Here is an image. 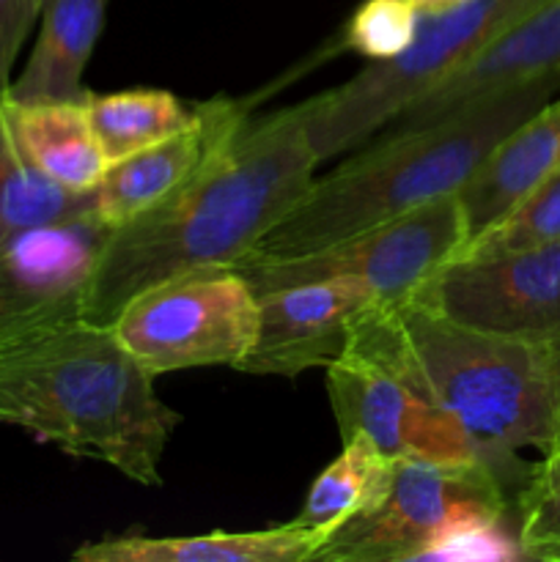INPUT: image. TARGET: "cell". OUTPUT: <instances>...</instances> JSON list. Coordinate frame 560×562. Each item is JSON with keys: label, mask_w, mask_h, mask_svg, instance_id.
Returning <instances> with one entry per match:
<instances>
[{"label": "cell", "mask_w": 560, "mask_h": 562, "mask_svg": "<svg viewBox=\"0 0 560 562\" xmlns=\"http://www.w3.org/2000/svg\"><path fill=\"white\" fill-rule=\"evenodd\" d=\"M393 470L395 461L379 453L371 439L362 434L346 437L338 459L318 472L305 505L291 521L311 532L322 547L333 532L379 505L388 492Z\"/></svg>", "instance_id": "cell-19"}, {"label": "cell", "mask_w": 560, "mask_h": 562, "mask_svg": "<svg viewBox=\"0 0 560 562\" xmlns=\"http://www.w3.org/2000/svg\"><path fill=\"white\" fill-rule=\"evenodd\" d=\"M0 423L159 486L181 415L113 329L77 318L0 349Z\"/></svg>", "instance_id": "cell-3"}, {"label": "cell", "mask_w": 560, "mask_h": 562, "mask_svg": "<svg viewBox=\"0 0 560 562\" xmlns=\"http://www.w3.org/2000/svg\"><path fill=\"white\" fill-rule=\"evenodd\" d=\"M541 453L514 499V530L527 560H547L560 547V428Z\"/></svg>", "instance_id": "cell-23"}, {"label": "cell", "mask_w": 560, "mask_h": 562, "mask_svg": "<svg viewBox=\"0 0 560 562\" xmlns=\"http://www.w3.org/2000/svg\"><path fill=\"white\" fill-rule=\"evenodd\" d=\"M318 165L302 102L247 115L181 190L110 228L82 318L110 327L121 307L152 285L201 269H236L305 195Z\"/></svg>", "instance_id": "cell-1"}, {"label": "cell", "mask_w": 560, "mask_h": 562, "mask_svg": "<svg viewBox=\"0 0 560 562\" xmlns=\"http://www.w3.org/2000/svg\"><path fill=\"white\" fill-rule=\"evenodd\" d=\"M247 115L250 104L239 99H206L198 102V115L187 130L110 162L93 190V209L99 217L115 228L163 203L198 170L206 168L209 159L245 124Z\"/></svg>", "instance_id": "cell-13"}, {"label": "cell", "mask_w": 560, "mask_h": 562, "mask_svg": "<svg viewBox=\"0 0 560 562\" xmlns=\"http://www.w3.org/2000/svg\"><path fill=\"white\" fill-rule=\"evenodd\" d=\"M547 75H560V0L538 5L533 14L508 27L497 42L489 44L472 64L417 99L382 132H406L434 124L497 88Z\"/></svg>", "instance_id": "cell-14"}, {"label": "cell", "mask_w": 560, "mask_h": 562, "mask_svg": "<svg viewBox=\"0 0 560 562\" xmlns=\"http://www.w3.org/2000/svg\"><path fill=\"white\" fill-rule=\"evenodd\" d=\"M9 91H0V250L27 231L64 223L93 209V192H69L44 179L22 148L5 110Z\"/></svg>", "instance_id": "cell-20"}, {"label": "cell", "mask_w": 560, "mask_h": 562, "mask_svg": "<svg viewBox=\"0 0 560 562\" xmlns=\"http://www.w3.org/2000/svg\"><path fill=\"white\" fill-rule=\"evenodd\" d=\"M560 241V170L522 195L503 217L472 236L459 256H503Z\"/></svg>", "instance_id": "cell-22"}, {"label": "cell", "mask_w": 560, "mask_h": 562, "mask_svg": "<svg viewBox=\"0 0 560 562\" xmlns=\"http://www.w3.org/2000/svg\"><path fill=\"white\" fill-rule=\"evenodd\" d=\"M327 395L340 439L362 434L388 459L432 464L486 461L464 428L399 366L377 324V305L357 318L349 344L327 368Z\"/></svg>", "instance_id": "cell-7"}, {"label": "cell", "mask_w": 560, "mask_h": 562, "mask_svg": "<svg viewBox=\"0 0 560 562\" xmlns=\"http://www.w3.org/2000/svg\"><path fill=\"white\" fill-rule=\"evenodd\" d=\"M555 170H560V93L516 126L461 187L459 198L470 223V239L503 217Z\"/></svg>", "instance_id": "cell-16"}, {"label": "cell", "mask_w": 560, "mask_h": 562, "mask_svg": "<svg viewBox=\"0 0 560 562\" xmlns=\"http://www.w3.org/2000/svg\"><path fill=\"white\" fill-rule=\"evenodd\" d=\"M318 541L296 521L267 530L206 536H121L86 543L71 558L80 562H311Z\"/></svg>", "instance_id": "cell-17"}, {"label": "cell", "mask_w": 560, "mask_h": 562, "mask_svg": "<svg viewBox=\"0 0 560 562\" xmlns=\"http://www.w3.org/2000/svg\"><path fill=\"white\" fill-rule=\"evenodd\" d=\"M525 475L489 461H395L379 505L333 532L311 562L432 560L467 532L514 530V499Z\"/></svg>", "instance_id": "cell-6"}, {"label": "cell", "mask_w": 560, "mask_h": 562, "mask_svg": "<svg viewBox=\"0 0 560 562\" xmlns=\"http://www.w3.org/2000/svg\"><path fill=\"white\" fill-rule=\"evenodd\" d=\"M110 0H44L38 38L11 80L14 102H86L88 60L104 31Z\"/></svg>", "instance_id": "cell-15"}, {"label": "cell", "mask_w": 560, "mask_h": 562, "mask_svg": "<svg viewBox=\"0 0 560 562\" xmlns=\"http://www.w3.org/2000/svg\"><path fill=\"white\" fill-rule=\"evenodd\" d=\"M9 124L27 162L69 192H93L108 170L102 143L86 102H14L5 99Z\"/></svg>", "instance_id": "cell-18"}, {"label": "cell", "mask_w": 560, "mask_h": 562, "mask_svg": "<svg viewBox=\"0 0 560 562\" xmlns=\"http://www.w3.org/2000/svg\"><path fill=\"white\" fill-rule=\"evenodd\" d=\"M547 560H560V547H558V549H552V552L547 554Z\"/></svg>", "instance_id": "cell-28"}, {"label": "cell", "mask_w": 560, "mask_h": 562, "mask_svg": "<svg viewBox=\"0 0 560 562\" xmlns=\"http://www.w3.org/2000/svg\"><path fill=\"white\" fill-rule=\"evenodd\" d=\"M421 11L412 0H362L349 16L340 47L357 53L368 64L393 60L410 49Z\"/></svg>", "instance_id": "cell-24"}, {"label": "cell", "mask_w": 560, "mask_h": 562, "mask_svg": "<svg viewBox=\"0 0 560 562\" xmlns=\"http://www.w3.org/2000/svg\"><path fill=\"white\" fill-rule=\"evenodd\" d=\"M461 3H467V0H412V5H415L417 11H445Z\"/></svg>", "instance_id": "cell-26"}, {"label": "cell", "mask_w": 560, "mask_h": 562, "mask_svg": "<svg viewBox=\"0 0 560 562\" xmlns=\"http://www.w3.org/2000/svg\"><path fill=\"white\" fill-rule=\"evenodd\" d=\"M379 305L368 285L349 278L307 280L258 294V333L239 371L285 376L324 368L346 349L357 318Z\"/></svg>", "instance_id": "cell-12"}, {"label": "cell", "mask_w": 560, "mask_h": 562, "mask_svg": "<svg viewBox=\"0 0 560 562\" xmlns=\"http://www.w3.org/2000/svg\"><path fill=\"white\" fill-rule=\"evenodd\" d=\"M154 379L190 368H236L258 333V294L236 269H201L132 296L110 324Z\"/></svg>", "instance_id": "cell-8"}, {"label": "cell", "mask_w": 560, "mask_h": 562, "mask_svg": "<svg viewBox=\"0 0 560 562\" xmlns=\"http://www.w3.org/2000/svg\"><path fill=\"white\" fill-rule=\"evenodd\" d=\"M544 3L547 0H467L445 11H421L417 33L404 55L368 64L351 80L302 102L307 140L318 162L371 140Z\"/></svg>", "instance_id": "cell-5"}, {"label": "cell", "mask_w": 560, "mask_h": 562, "mask_svg": "<svg viewBox=\"0 0 560 562\" xmlns=\"http://www.w3.org/2000/svg\"><path fill=\"white\" fill-rule=\"evenodd\" d=\"M467 241L470 223L461 198L445 195L311 256L239 263L236 272L256 294L307 280L349 278L368 285L382 307H395L415 300Z\"/></svg>", "instance_id": "cell-9"}, {"label": "cell", "mask_w": 560, "mask_h": 562, "mask_svg": "<svg viewBox=\"0 0 560 562\" xmlns=\"http://www.w3.org/2000/svg\"><path fill=\"white\" fill-rule=\"evenodd\" d=\"M399 366L467 431L494 467L525 472L519 450H544L560 428L549 344L464 327L423 302L377 305Z\"/></svg>", "instance_id": "cell-4"}, {"label": "cell", "mask_w": 560, "mask_h": 562, "mask_svg": "<svg viewBox=\"0 0 560 562\" xmlns=\"http://www.w3.org/2000/svg\"><path fill=\"white\" fill-rule=\"evenodd\" d=\"M415 300L464 327L555 344L560 340V241L503 256H456Z\"/></svg>", "instance_id": "cell-10"}, {"label": "cell", "mask_w": 560, "mask_h": 562, "mask_svg": "<svg viewBox=\"0 0 560 562\" xmlns=\"http://www.w3.org/2000/svg\"><path fill=\"white\" fill-rule=\"evenodd\" d=\"M88 113L102 151L110 162L168 140L195 121L198 104H187L170 91L132 88V91L93 93Z\"/></svg>", "instance_id": "cell-21"}, {"label": "cell", "mask_w": 560, "mask_h": 562, "mask_svg": "<svg viewBox=\"0 0 560 562\" xmlns=\"http://www.w3.org/2000/svg\"><path fill=\"white\" fill-rule=\"evenodd\" d=\"M110 225L97 209L27 231L0 250V349L82 318Z\"/></svg>", "instance_id": "cell-11"}, {"label": "cell", "mask_w": 560, "mask_h": 562, "mask_svg": "<svg viewBox=\"0 0 560 562\" xmlns=\"http://www.w3.org/2000/svg\"><path fill=\"white\" fill-rule=\"evenodd\" d=\"M549 357H552L555 382H558V393H560V340H555V344H549Z\"/></svg>", "instance_id": "cell-27"}, {"label": "cell", "mask_w": 560, "mask_h": 562, "mask_svg": "<svg viewBox=\"0 0 560 562\" xmlns=\"http://www.w3.org/2000/svg\"><path fill=\"white\" fill-rule=\"evenodd\" d=\"M555 93L560 75L536 77L497 88L434 124L379 132L346 162L313 179L242 263L311 256L439 198L459 195L494 148Z\"/></svg>", "instance_id": "cell-2"}, {"label": "cell", "mask_w": 560, "mask_h": 562, "mask_svg": "<svg viewBox=\"0 0 560 562\" xmlns=\"http://www.w3.org/2000/svg\"><path fill=\"white\" fill-rule=\"evenodd\" d=\"M44 0H0V91H9L22 44L42 16Z\"/></svg>", "instance_id": "cell-25"}]
</instances>
